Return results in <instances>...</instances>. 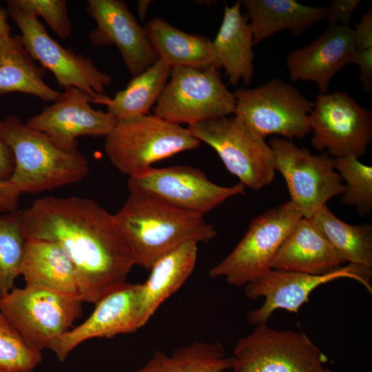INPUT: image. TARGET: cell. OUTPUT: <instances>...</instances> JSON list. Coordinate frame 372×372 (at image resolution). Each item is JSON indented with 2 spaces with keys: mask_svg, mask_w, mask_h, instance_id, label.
<instances>
[{
  "mask_svg": "<svg viewBox=\"0 0 372 372\" xmlns=\"http://www.w3.org/2000/svg\"><path fill=\"white\" fill-rule=\"evenodd\" d=\"M25 239L58 243L72 260L83 302L96 304L127 283L136 265L114 215L78 196L39 198L21 211Z\"/></svg>",
  "mask_w": 372,
  "mask_h": 372,
  "instance_id": "obj_1",
  "label": "cell"
},
{
  "mask_svg": "<svg viewBox=\"0 0 372 372\" xmlns=\"http://www.w3.org/2000/svg\"><path fill=\"white\" fill-rule=\"evenodd\" d=\"M114 215L136 265L147 271L158 259L179 246L189 242L207 243L217 235L204 215L145 192H130Z\"/></svg>",
  "mask_w": 372,
  "mask_h": 372,
  "instance_id": "obj_2",
  "label": "cell"
},
{
  "mask_svg": "<svg viewBox=\"0 0 372 372\" xmlns=\"http://www.w3.org/2000/svg\"><path fill=\"white\" fill-rule=\"evenodd\" d=\"M1 122L15 159L10 180L21 194H37L76 183L88 174L87 160L78 149L59 147L17 116H8Z\"/></svg>",
  "mask_w": 372,
  "mask_h": 372,
  "instance_id": "obj_3",
  "label": "cell"
},
{
  "mask_svg": "<svg viewBox=\"0 0 372 372\" xmlns=\"http://www.w3.org/2000/svg\"><path fill=\"white\" fill-rule=\"evenodd\" d=\"M200 143L188 128L147 114L118 121L105 136L104 149L112 164L131 177Z\"/></svg>",
  "mask_w": 372,
  "mask_h": 372,
  "instance_id": "obj_4",
  "label": "cell"
},
{
  "mask_svg": "<svg viewBox=\"0 0 372 372\" xmlns=\"http://www.w3.org/2000/svg\"><path fill=\"white\" fill-rule=\"evenodd\" d=\"M234 94V116L258 138L275 134L302 139L311 132L313 101L280 78L254 88H238Z\"/></svg>",
  "mask_w": 372,
  "mask_h": 372,
  "instance_id": "obj_5",
  "label": "cell"
},
{
  "mask_svg": "<svg viewBox=\"0 0 372 372\" xmlns=\"http://www.w3.org/2000/svg\"><path fill=\"white\" fill-rule=\"evenodd\" d=\"M302 215L288 201L256 217L234 249L209 271L236 287H245L272 269L276 254Z\"/></svg>",
  "mask_w": 372,
  "mask_h": 372,
  "instance_id": "obj_6",
  "label": "cell"
},
{
  "mask_svg": "<svg viewBox=\"0 0 372 372\" xmlns=\"http://www.w3.org/2000/svg\"><path fill=\"white\" fill-rule=\"evenodd\" d=\"M235 107L234 92L223 83L218 68L175 67L153 112L169 122L189 126L228 116Z\"/></svg>",
  "mask_w": 372,
  "mask_h": 372,
  "instance_id": "obj_7",
  "label": "cell"
},
{
  "mask_svg": "<svg viewBox=\"0 0 372 372\" xmlns=\"http://www.w3.org/2000/svg\"><path fill=\"white\" fill-rule=\"evenodd\" d=\"M77 296L25 285L0 297V311L28 346L39 351L50 349L83 313Z\"/></svg>",
  "mask_w": 372,
  "mask_h": 372,
  "instance_id": "obj_8",
  "label": "cell"
},
{
  "mask_svg": "<svg viewBox=\"0 0 372 372\" xmlns=\"http://www.w3.org/2000/svg\"><path fill=\"white\" fill-rule=\"evenodd\" d=\"M234 372H333L328 357L302 331L256 325L236 342Z\"/></svg>",
  "mask_w": 372,
  "mask_h": 372,
  "instance_id": "obj_9",
  "label": "cell"
},
{
  "mask_svg": "<svg viewBox=\"0 0 372 372\" xmlns=\"http://www.w3.org/2000/svg\"><path fill=\"white\" fill-rule=\"evenodd\" d=\"M191 134L211 147L227 169L245 187L259 191L276 175L272 149L235 116H226L189 125Z\"/></svg>",
  "mask_w": 372,
  "mask_h": 372,
  "instance_id": "obj_10",
  "label": "cell"
},
{
  "mask_svg": "<svg viewBox=\"0 0 372 372\" xmlns=\"http://www.w3.org/2000/svg\"><path fill=\"white\" fill-rule=\"evenodd\" d=\"M275 169L284 178L291 202L304 218H311L331 198L344 191L334 167V158L324 152L313 155L291 140L273 137L269 142Z\"/></svg>",
  "mask_w": 372,
  "mask_h": 372,
  "instance_id": "obj_11",
  "label": "cell"
},
{
  "mask_svg": "<svg viewBox=\"0 0 372 372\" xmlns=\"http://www.w3.org/2000/svg\"><path fill=\"white\" fill-rule=\"evenodd\" d=\"M8 16L21 30L25 48L34 61L50 70L63 89L74 87L90 94L94 99L105 95L111 76L96 68L90 58L64 48L53 39L34 15L8 1Z\"/></svg>",
  "mask_w": 372,
  "mask_h": 372,
  "instance_id": "obj_12",
  "label": "cell"
},
{
  "mask_svg": "<svg viewBox=\"0 0 372 372\" xmlns=\"http://www.w3.org/2000/svg\"><path fill=\"white\" fill-rule=\"evenodd\" d=\"M311 144L334 158L366 154L372 141V112L347 92L318 94L309 114Z\"/></svg>",
  "mask_w": 372,
  "mask_h": 372,
  "instance_id": "obj_13",
  "label": "cell"
},
{
  "mask_svg": "<svg viewBox=\"0 0 372 372\" xmlns=\"http://www.w3.org/2000/svg\"><path fill=\"white\" fill-rule=\"evenodd\" d=\"M130 192L152 194L181 209L205 215L228 198L245 194L241 183L221 186L205 173L189 165L150 167L129 177Z\"/></svg>",
  "mask_w": 372,
  "mask_h": 372,
  "instance_id": "obj_14",
  "label": "cell"
},
{
  "mask_svg": "<svg viewBox=\"0 0 372 372\" xmlns=\"http://www.w3.org/2000/svg\"><path fill=\"white\" fill-rule=\"evenodd\" d=\"M371 275L353 265L347 264L337 270L320 276L271 269L244 287L247 298H264L263 304L249 311L247 320L252 325L267 323L277 309L298 313L309 300L311 293L321 285L337 279L349 278L363 285L371 293Z\"/></svg>",
  "mask_w": 372,
  "mask_h": 372,
  "instance_id": "obj_15",
  "label": "cell"
},
{
  "mask_svg": "<svg viewBox=\"0 0 372 372\" xmlns=\"http://www.w3.org/2000/svg\"><path fill=\"white\" fill-rule=\"evenodd\" d=\"M94 98L87 92L69 87L52 105L30 118L26 125L46 134L66 150H76V138L82 136H106L117 120L109 112L93 109Z\"/></svg>",
  "mask_w": 372,
  "mask_h": 372,
  "instance_id": "obj_16",
  "label": "cell"
},
{
  "mask_svg": "<svg viewBox=\"0 0 372 372\" xmlns=\"http://www.w3.org/2000/svg\"><path fill=\"white\" fill-rule=\"evenodd\" d=\"M87 14L96 26L88 38L96 47L115 45L132 77L152 65L158 57L149 41L145 28L137 22L121 0H89Z\"/></svg>",
  "mask_w": 372,
  "mask_h": 372,
  "instance_id": "obj_17",
  "label": "cell"
},
{
  "mask_svg": "<svg viewBox=\"0 0 372 372\" xmlns=\"http://www.w3.org/2000/svg\"><path fill=\"white\" fill-rule=\"evenodd\" d=\"M139 284L127 283L95 304L90 316L60 337L51 349L64 362L78 345L94 338H112L141 329L138 295Z\"/></svg>",
  "mask_w": 372,
  "mask_h": 372,
  "instance_id": "obj_18",
  "label": "cell"
},
{
  "mask_svg": "<svg viewBox=\"0 0 372 372\" xmlns=\"http://www.w3.org/2000/svg\"><path fill=\"white\" fill-rule=\"evenodd\" d=\"M355 52L354 31L349 25H328L310 44L291 51L286 65L293 81L314 82L320 94H326L333 77L353 63Z\"/></svg>",
  "mask_w": 372,
  "mask_h": 372,
  "instance_id": "obj_19",
  "label": "cell"
},
{
  "mask_svg": "<svg viewBox=\"0 0 372 372\" xmlns=\"http://www.w3.org/2000/svg\"><path fill=\"white\" fill-rule=\"evenodd\" d=\"M346 265L311 219L302 217L278 249L272 269L320 276Z\"/></svg>",
  "mask_w": 372,
  "mask_h": 372,
  "instance_id": "obj_20",
  "label": "cell"
},
{
  "mask_svg": "<svg viewBox=\"0 0 372 372\" xmlns=\"http://www.w3.org/2000/svg\"><path fill=\"white\" fill-rule=\"evenodd\" d=\"M198 256V243L186 242L158 259L149 269L145 282L139 284L138 307L141 327L160 306L187 281Z\"/></svg>",
  "mask_w": 372,
  "mask_h": 372,
  "instance_id": "obj_21",
  "label": "cell"
},
{
  "mask_svg": "<svg viewBox=\"0 0 372 372\" xmlns=\"http://www.w3.org/2000/svg\"><path fill=\"white\" fill-rule=\"evenodd\" d=\"M240 8L238 1L231 6L225 4L220 27L212 41L218 63L234 87L241 81L248 86L254 75L253 33L248 17L241 13Z\"/></svg>",
  "mask_w": 372,
  "mask_h": 372,
  "instance_id": "obj_22",
  "label": "cell"
},
{
  "mask_svg": "<svg viewBox=\"0 0 372 372\" xmlns=\"http://www.w3.org/2000/svg\"><path fill=\"white\" fill-rule=\"evenodd\" d=\"M21 275L27 286L80 298L74 266L55 242L27 239Z\"/></svg>",
  "mask_w": 372,
  "mask_h": 372,
  "instance_id": "obj_23",
  "label": "cell"
},
{
  "mask_svg": "<svg viewBox=\"0 0 372 372\" xmlns=\"http://www.w3.org/2000/svg\"><path fill=\"white\" fill-rule=\"evenodd\" d=\"M247 10L254 44L277 32L289 30L300 36L311 25L326 20L327 8L303 5L294 0H240Z\"/></svg>",
  "mask_w": 372,
  "mask_h": 372,
  "instance_id": "obj_24",
  "label": "cell"
},
{
  "mask_svg": "<svg viewBox=\"0 0 372 372\" xmlns=\"http://www.w3.org/2000/svg\"><path fill=\"white\" fill-rule=\"evenodd\" d=\"M144 28L158 59L171 68H220L209 38L185 32L160 17L149 20Z\"/></svg>",
  "mask_w": 372,
  "mask_h": 372,
  "instance_id": "obj_25",
  "label": "cell"
},
{
  "mask_svg": "<svg viewBox=\"0 0 372 372\" xmlns=\"http://www.w3.org/2000/svg\"><path fill=\"white\" fill-rule=\"evenodd\" d=\"M45 72L25 48L21 35L0 41V94L21 92L54 102L61 92L45 83Z\"/></svg>",
  "mask_w": 372,
  "mask_h": 372,
  "instance_id": "obj_26",
  "label": "cell"
},
{
  "mask_svg": "<svg viewBox=\"0 0 372 372\" xmlns=\"http://www.w3.org/2000/svg\"><path fill=\"white\" fill-rule=\"evenodd\" d=\"M172 68L158 59L143 72L132 78L113 98L98 96L93 103L104 105L116 120L149 114L168 81Z\"/></svg>",
  "mask_w": 372,
  "mask_h": 372,
  "instance_id": "obj_27",
  "label": "cell"
},
{
  "mask_svg": "<svg viewBox=\"0 0 372 372\" xmlns=\"http://www.w3.org/2000/svg\"><path fill=\"white\" fill-rule=\"evenodd\" d=\"M233 363V357L226 355L219 341H194L169 355L156 351L132 372H225L231 369Z\"/></svg>",
  "mask_w": 372,
  "mask_h": 372,
  "instance_id": "obj_28",
  "label": "cell"
},
{
  "mask_svg": "<svg viewBox=\"0 0 372 372\" xmlns=\"http://www.w3.org/2000/svg\"><path fill=\"white\" fill-rule=\"evenodd\" d=\"M311 219L347 264L372 274V225L370 223H347L335 216L327 205Z\"/></svg>",
  "mask_w": 372,
  "mask_h": 372,
  "instance_id": "obj_29",
  "label": "cell"
},
{
  "mask_svg": "<svg viewBox=\"0 0 372 372\" xmlns=\"http://www.w3.org/2000/svg\"><path fill=\"white\" fill-rule=\"evenodd\" d=\"M25 244L21 211L0 216V297L15 287V280L21 275Z\"/></svg>",
  "mask_w": 372,
  "mask_h": 372,
  "instance_id": "obj_30",
  "label": "cell"
},
{
  "mask_svg": "<svg viewBox=\"0 0 372 372\" xmlns=\"http://www.w3.org/2000/svg\"><path fill=\"white\" fill-rule=\"evenodd\" d=\"M334 167L345 182L341 203L355 207L362 216L369 214L372 210V167L353 156L334 158Z\"/></svg>",
  "mask_w": 372,
  "mask_h": 372,
  "instance_id": "obj_31",
  "label": "cell"
},
{
  "mask_svg": "<svg viewBox=\"0 0 372 372\" xmlns=\"http://www.w3.org/2000/svg\"><path fill=\"white\" fill-rule=\"evenodd\" d=\"M41 361V352L28 346L0 311V372H32Z\"/></svg>",
  "mask_w": 372,
  "mask_h": 372,
  "instance_id": "obj_32",
  "label": "cell"
},
{
  "mask_svg": "<svg viewBox=\"0 0 372 372\" xmlns=\"http://www.w3.org/2000/svg\"><path fill=\"white\" fill-rule=\"evenodd\" d=\"M23 10L41 17L61 39L71 36L72 25L65 0H9Z\"/></svg>",
  "mask_w": 372,
  "mask_h": 372,
  "instance_id": "obj_33",
  "label": "cell"
},
{
  "mask_svg": "<svg viewBox=\"0 0 372 372\" xmlns=\"http://www.w3.org/2000/svg\"><path fill=\"white\" fill-rule=\"evenodd\" d=\"M360 0H333L327 8L326 20L329 25H349L353 13Z\"/></svg>",
  "mask_w": 372,
  "mask_h": 372,
  "instance_id": "obj_34",
  "label": "cell"
},
{
  "mask_svg": "<svg viewBox=\"0 0 372 372\" xmlns=\"http://www.w3.org/2000/svg\"><path fill=\"white\" fill-rule=\"evenodd\" d=\"M354 31L355 45L356 50L372 48V9L362 16L360 21L355 24Z\"/></svg>",
  "mask_w": 372,
  "mask_h": 372,
  "instance_id": "obj_35",
  "label": "cell"
},
{
  "mask_svg": "<svg viewBox=\"0 0 372 372\" xmlns=\"http://www.w3.org/2000/svg\"><path fill=\"white\" fill-rule=\"evenodd\" d=\"M353 64H357L360 70L359 79L362 83L364 92H372V48L356 50Z\"/></svg>",
  "mask_w": 372,
  "mask_h": 372,
  "instance_id": "obj_36",
  "label": "cell"
},
{
  "mask_svg": "<svg viewBox=\"0 0 372 372\" xmlns=\"http://www.w3.org/2000/svg\"><path fill=\"white\" fill-rule=\"evenodd\" d=\"M21 193L10 181L0 182V212L10 213L18 211Z\"/></svg>",
  "mask_w": 372,
  "mask_h": 372,
  "instance_id": "obj_37",
  "label": "cell"
},
{
  "mask_svg": "<svg viewBox=\"0 0 372 372\" xmlns=\"http://www.w3.org/2000/svg\"><path fill=\"white\" fill-rule=\"evenodd\" d=\"M14 167V156L3 136L1 122L0 121V182L10 180L13 174Z\"/></svg>",
  "mask_w": 372,
  "mask_h": 372,
  "instance_id": "obj_38",
  "label": "cell"
},
{
  "mask_svg": "<svg viewBox=\"0 0 372 372\" xmlns=\"http://www.w3.org/2000/svg\"><path fill=\"white\" fill-rule=\"evenodd\" d=\"M8 14L6 9L0 7V41L11 35V29L8 22Z\"/></svg>",
  "mask_w": 372,
  "mask_h": 372,
  "instance_id": "obj_39",
  "label": "cell"
},
{
  "mask_svg": "<svg viewBox=\"0 0 372 372\" xmlns=\"http://www.w3.org/2000/svg\"><path fill=\"white\" fill-rule=\"evenodd\" d=\"M152 2L150 0H139L137 1V12L141 21H145L147 12Z\"/></svg>",
  "mask_w": 372,
  "mask_h": 372,
  "instance_id": "obj_40",
  "label": "cell"
}]
</instances>
